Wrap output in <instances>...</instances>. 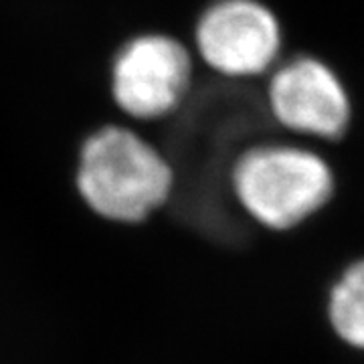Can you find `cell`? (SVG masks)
Wrapping results in <instances>:
<instances>
[{
    "label": "cell",
    "mask_w": 364,
    "mask_h": 364,
    "mask_svg": "<svg viewBox=\"0 0 364 364\" xmlns=\"http://www.w3.org/2000/svg\"><path fill=\"white\" fill-rule=\"evenodd\" d=\"M193 81V59L181 41L150 33L128 41L114 59L112 95L134 119H160L178 109Z\"/></svg>",
    "instance_id": "5b68a950"
},
{
    "label": "cell",
    "mask_w": 364,
    "mask_h": 364,
    "mask_svg": "<svg viewBox=\"0 0 364 364\" xmlns=\"http://www.w3.org/2000/svg\"><path fill=\"white\" fill-rule=\"evenodd\" d=\"M324 316L342 346L364 354V255L346 263L330 282Z\"/></svg>",
    "instance_id": "8992f818"
},
{
    "label": "cell",
    "mask_w": 364,
    "mask_h": 364,
    "mask_svg": "<svg viewBox=\"0 0 364 364\" xmlns=\"http://www.w3.org/2000/svg\"><path fill=\"white\" fill-rule=\"evenodd\" d=\"M198 57L223 77L272 73L282 53V26L259 0H217L195 28Z\"/></svg>",
    "instance_id": "277c9868"
},
{
    "label": "cell",
    "mask_w": 364,
    "mask_h": 364,
    "mask_svg": "<svg viewBox=\"0 0 364 364\" xmlns=\"http://www.w3.org/2000/svg\"><path fill=\"white\" fill-rule=\"evenodd\" d=\"M75 184L83 203L105 221L150 219L174 193V170L130 128L105 126L81 146Z\"/></svg>",
    "instance_id": "7a4b0ae2"
},
{
    "label": "cell",
    "mask_w": 364,
    "mask_h": 364,
    "mask_svg": "<svg viewBox=\"0 0 364 364\" xmlns=\"http://www.w3.org/2000/svg\"><path fill=\"white\" fill-rule=\"evenodd\" d=\"M265 100L275 124L299 138L334 142L350 128V95L322 59L301 55L273 67Z\"/></svg>",
    "instance_id": "3957f363"
},
{
    "label": "cell",
    "mask_w": 364,
    "mask_h": 364,
    "mask_svg": "<svg viewBox=\"0 0 364 364\" xmlns=\"http://www.w3.org/2000/svg\"><path fill=\"white\" fill-rule=\"evenodd\" d=\"M231 193L257 227L289 233L308 225L336 196V172L318 150L294 142H263L231 166Z\"/></svg>",
    "instance_id": "6da1fadb"
}]
</instances>
